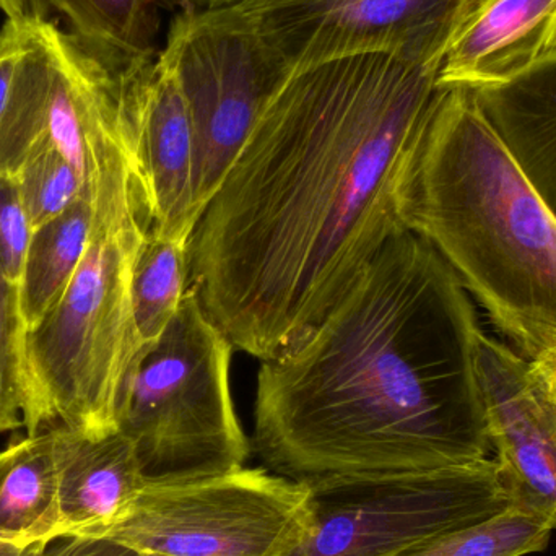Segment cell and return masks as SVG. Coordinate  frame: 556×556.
<instances>
[{
    "label": "cell",
    "mask_w": 556,
    "mask_h": 556,
    "mask_svg": "<svg viewBox=\"0 0 556 556\" xmlns=\"http://www.w3.org/2000/svg\"><path fill=\"white\" fill-rule=\"evenodd\" d=\"M91 202L84 260L23 340L26 434L52 427L87 437L119 431L127 381L143 352L134 324L132 273L150 224L130 169L98 182Z\"/></svg>",
    "instance_id": "277c9868"
},
{
    "label": "cell",
    "mask_w": 556,
    "mask_h": 556,
    "mask_svg": "<svg viewBox=\"0 0 556 556\" xmlns=\"http://www.w3.org/2000/svg\"><path fill=\"white\" fill-rule=\"evenodd\" d=\"M313 525L291 556H388L515 506L495 457L314 483Z\"/></svg>",
    "instance_id": "52a82bcc"
},
{
    "label": "cell",
    "mask_w": 556,
    "mask_h": 556,
    "mask_svg": "<svg viewBox=\"0 0 556 556\" xmlns=\"http://www.w3.org/2000/svg\"><path fill=\"white\" fill-rule=\"evenodd\" d=\"M482 333L453 270L401 231L300 339L261 362L254 453L307 486L489 459Z\"/></svg>",
    "instance_id": "7a4b0ae2"
},
{
    "label": "cell",
    "mask_w": 556,
    "mask_h": 556,
    "mask_svg": "<svg viewBox=\"0 0 556 556\" xmlns=\"http://www.w3.org/2000/svg\"><path fill=\"white\" fill-rule=\"evenodd\" d=\"M45 556H146L119 542L98 538H65L49 544Z\"/></svg>",
    "instance_id": "cb8c5ba5"
},
{
    "label": "cell",
    "mask_w": 556,
    "mask_h": 556,
    "mask_svg": "<svg viewBox=\"0 0 556 556\" xmlns=\"http://www.w3.org/2000/svg\"><path fill=\"white\" fill-rule=\"evenodd\" d=\"M55 427L26 434L0 451V534L20 542L59 539Z\"/></svg>",
    "instance_id": "9a60e30c"
},
{
    "label": "cell",
    "mask_w": 556,
    "mask_h": 556,
    "mask_svg": "<svg viewBox=\"0 0 556 556\" xmlns=\"http://www.w3.org/2000/svg\"><path fill=\"white\" fill-rule=\"evenodd\" d=\"M93 218V202L84 195L33 230L18 281L25 332L41 323L71 283L90 243Z\"/></svg>",
    "instance_id": "2e32d148"
},
{
    "label": "cell",
    "mask_w": 556,
    "mask_h": 556,
    "mask_svg": "<svg viewBox=\"0 0 556 556\" xmlns=\"http://www.w3.org/2000/svg\"><path fill=\"white\" fill-rule=\"evenodd\" d=\"M49 544H42V542L28 544V542H20L0 534V556H45Z\"/></svg>",
    "instance_id": "484cf974"
},
{
    "label": "cell",
    "mask_w": 556,
    "mask_h": 556,
    "mask_svg": "<svg viewBox=\"0 0 556 556\" xmlns=\"http://www.w3.org/2000/svg\"><path fill=\"white\" fill-rule=\"evenodd\" d=\"M189 241L163 238L149 231L137 253L132 311L143 350L159 342L191 287Z\"/></svg>",
    "instance_id": "ac0fdd59"
},
{
    "label": "cell",
    "mask_w": 556,
    "mask_h": 556,
    "mask_svg": "<svg viewBox=\"0 0 556 556\" xmlns=\"http://www.w3.org/2000/svg\"><path fill=\"white\" fill-rule=\"evenodd\" d=\"M556 51V0H479L454 36L438 87H498Z\"/></svg>",
    "instance_id": "7c38bea8"
},
{
    "label": "cell",
    "mask_w": 556,
    "mask_h": 556,
    "mask_svg": "<svg viewBox=\"0 0 556 556\" xmlns=\"http://www.w3.org/2000/svg\"><path fill=\"white\" fill-rule=\"evenodd\" d=\"M22 46L23 18L5 20L0 28V152L12 124L15 75Z\"/></svg>",
    "instance_id": "603a6c76"
},
{
    "label": "cell",
    "mask_w": 556,
    "mask_h": 556,
    "mask_svg": "<svg viewBox=\"0 0 556 556\" xmlns=\"http://www.w3.org/2000/svg\"><path fill=\"white\" fill-rule=\"evenodd\" d=\"M26 13L64 18L68 33L116 64L155 55L159 13L155 0H25Z\"/></svg>",
    "instance_id": "e0dca14e"
},
{
    "label": "cell",
    "mask_w": 556,
    "mask_h": 556,
    "mask_svg": "<svg viewBox=\"0 0 556 556\" xmlns=\"http://www.w3.org/2000/svg\"><path fill=\"white\" fill-rule=\"evenodd\" d=\"M532 369L556 404V343L532 359Z\"/></svg>",
    "instance_id": "d4e9b609"
},
{
    "label": "cell",
    "mask_w": 556,
    "mask_h": 556,
    "mask_svg": "<svg viewBox=\"0 0 556 556\" xmlns=\"http://www.w3.org/2000/svg\"><path fill=\"white\" fill-rule=\"evenodd\" d=\"M0 12L5 15V20H20L28 15L25 0H0Z\"/></svg>",
    "instance_id": "4316f807"
},
{
    "label": "cell",
    "mask_w": 556,
    "mask_h": 556,
    "mask_svg": "<svg viewBox=\"0 0 556 556\" xmlns=\"http://www.w3.org/2000/svg\"><path fill=\"white\" fill-rule=\"evenodd\" d=\"M477 382L495 460L516 508L556 531V404L531 359L496 337L482 333Z\"/></svg>",
    "instance_id": "8fae6325"
},
{
    "label": "cell",
    "mask_w": 556,
    "mask_h": 556,
    "mask_svg": "<svg viewBox=\"0 0 556 556\" xmlns=\"http://www.w3.org/2000/svg\"><path fill=\"white\" fill-rule=\"evenodd\" d=\"M472 93L556 217V51L521 77Z\"/></svg>",
    "instance_id": "5bb4252c"
},
{
    "label": "cell",
    "mask_w": 556,
    "mask_h": 556,
    "mask_svg": "<svg viewBox=\"0 0 556 556\" xmlns=\"http://www.w3.org/2000/svg\"><path fill=\"white\" fill-rule=\"evenodd\" d=\"M479 0H238L281 67L391 54L420 64L444 55Z\"/></svg>",
    "instance_id": "9c48e42d"
},
{
    "label": "cell",
    "mask_w": 556,
    "mask_h": 556,
    "mask_svg": "<svg viewBox=\"0 0 556 556\" xmlns=\"http://www.w3.org/2000/svg\"><path fill=\"white\" fill-rule=\"evenodd\" d=\"M552 534L547 522L513 506L388 556H526L544 552Z\"/></svg>",
    "instance_id": "d6986e66"
},
{
    "label": "cell",
    "mask_w": 556,
    "mask_h": 556,
    "mask_svg": "<svg viewBox=\"0 0 556 556\" xmlns=\"http://www.w3.org/2000/svg\"><path fill=\"white\" fill-rule=\"evenodd\" d=\"M186 5L195 7V9H222V7L233 5L238 0H185Z\"/></svg>",
    "instance_id": "83f0119b"
},
{
    "label": "cell",
    "mask_w": 556,
    "mask_h": 556,
    "mask_svg": "<svg viewBox=\"0 0 556 556\" xmlns=\"http://www.w3.org/2000/svg\"><path fill=\"white\" fill-rule=\"evenodd\" d=\"M399 218L503 342L531 362L556 343V217L472 91L438 87L402 176Z\"/></svg>",
    "instance_id": "3957f363"
},
{
    "label": "cell",
    "mask_w": 556,
    "mask_h": 556,
    "mask_svg": "<svg viewBox=\"0 0 556 556\" xmlns=\"http://www.w3.org/2000/svg\"><path fill=\"white\" fill-rule=\"evenodd\" d=\"M235 349L189 287L175 319L137 359L119 410L147 483L204 479L243 467L251 441L231 394Z\"/></svg>",
    "instance_id": "5b68a950"
},
{
    "label": "cell",
    "mask_w": 556,
    "mask_h": 556,
    "mask_svg": "<svg viewBox=\"0 0 556 556\" xmlns=\"http://www.w3.org/2000/svg\"><path fill=\"white\" fill-rule=\"evenodd\" d=\"M12 178L33 230L67 211L84 195L90 199L80 173L46 136L39 137Z\"/></svg>",
    "instance_id": "ffe728a7"
},
{
    "label": "cell",
    "mask_w": 556,
    "mask_h": 556,
    "mask_svg": "<svg viewBox=\"0 0 556 556\" xmlns=\"http://www.w3.org/2000/svg\"><path fill=\"white\" fill-rule=\"evenodd\" d=\"M23 340L18 283L0 276V434L23 428Z\"/></svg>",
    "instance_id": "44dd1931"
},
{
    "label": "cell",
    "mask_w": 556,
    "mask_h": 556,
    "mask_svg": "<svg viewBox=\"0 0 556 556\" xmlns=\"http://www.w3.org/2000/svg\"><path fill=\"white\" fill-rule=\"evenodd\" d=\"M146 556H163V555H146Z\"/></svg>",
    "instance_id": "f1b7e54d"
},
{
    "label": "cell",
    "mask_w": 556,
    "mask_h": 556,
    "mask_svg": "<svg viewBox=\"0 0 556 556\" xmlns=\"http://www.w3.org/2000/svg\"><path fill=\"white\" fill-rule=\"evenodd\" d=\"M441 64L362 54L290 72L189 241L191 287L235 350L277 355L395 235Z\"/></svg>",
    "instance_id": "6da1fadb"
},
{
    "label": "cell",
    "mask_w": 556,
    "mask_h": 556,
    "mask_svg": "<svg viewBox=\"0 0 556 556\" xmlns=\"http://www.w3.org/2000/svg\"><path fill=\"white\" fill-rule=\"evenodd\" d=\"M163 51L175 64L191 113L195 205L202 215L288 72L235 5H186Z\"/></svg>",
    "instance_id": "ba28073f"
},
{
    "label": "cell",
    "mask_w": 556,
    "mask_h": 556,
    "mask_svg": "<svg viewBox=\"0 0 556 556\" xmlns=\"http://www.w3.org/2000/svg\"><path fill=\"white\" fill-rule=\"evenodd\" d=\"M119 132L150 231L191 240L201 218L195 205L194 127L178 72L163 49L127 65Z\"/></svg>",
    "instance_id": "30bf717a"
},
{
    "label": "cell",
    "mask_w": 556,
    "mask_h": 556,
    "mask_svg": "<svg viewBox=\"0 0 556 556\" xmlns=\"http://www.w3.org/2000/svg\"><path fill=\"white\" fill-rule=\"evenodd\" d=\"M55 440L59 539L100 538L127 515L146 486L136 446L123 431L87 437L55 427Z\"/></svg>",
    "instance_id": "4fadbf2b"
},
{
    "label": "cell",
    "mask_w": 556,
    "mask_h": 556,
    "mask_svg": "<svg viewBox=\"0 0 556 556\" xmlns=\"http://www.w3.org/2000/svg\"><path fill=\"white\" fill-rule=\"evenodd\" d=\"M33 227L12 176H0V276L18 283Z\"/></svg>",
    "instance_id": "7402d4cb"
},
{
    "label": "cell",
    "mask_w": 556,
    "mask_h": 556,
    "mask_svg": "<svg viewBox=\"0 0 556 556\" xmlns=\"http://www.w3.org/2000/svg\"><path fill=\"white\" fill-rule=\"evenodd\" d=\"M313 525L311 490L266 467L146 483L111 539L143 555L291 556Z\"/></svg>",
    "instance_id": "8992f818"
}]
</instances>
